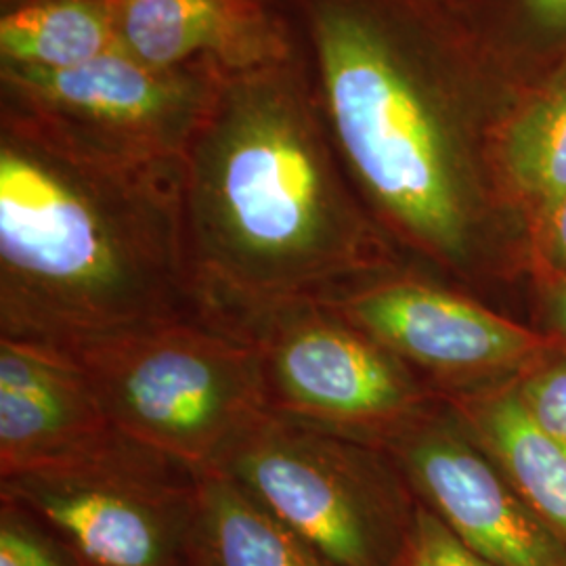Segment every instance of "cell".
Wrapping results in <instances>:
<instances>
[{"label": "cell", "mask_w": 566, "mask_h": 566, "mask_svg": "<svg viewBox=\"0 0 566 566\" xmlns=\"http://www.w3.org/2000/svg\"><path fill=\"white\" fill-rule=\"evenodd\" d=\"M325 128L409 263L526 322L528 229L493 143L521 95L439 0H283Z\"/></svg>", "instance_id": "obj_1"}, {"label": "cell", "mask_w": 566, "mask_h": 566, "mask_svg": "<svg viewBox=\"0 0 566 566\" xmlns=\"http://www.w3.org/2000/svg\"><path fill=\"white\" fill-rule=\"evenodd\" d=\"M181 202L203 319L325 301L409 264L344 170L301 44L223 81L182 154Z\"/></svg>", "instance_id": "obj_2"}, {"label": "cell", "mask_w": 566, "mask_h": 566, "mask_svg": "<svg viewBox=\"0 0 566 566\" xmlns=\"http://www.w3.org/2000/svg\"><path fill=\"white\" fill-rule=\"evenodd\" d=\"M203 319L181 163L105 158L0 107V338L67 346Z\"/></svg>", "instance_id": "obj_3"}, {"label": "cell", "mask_w": 566, "mask_h": 566, "mask_svg": "<svg viewBox=\"0 0 566 566\" xmlns=\"http://www.w3.org/2000/svg\"><path fill=\"white\" fill-rule=\"evenodd\" d=\"M128 439L198 472H217L269 413L248 344L206 319H181L60 346Z\"/></svg>", "instance_id": "obj_4"}, {"label": "cell", "mask_w": 566, "mask_h": 566, "mask_svg": "<svg viewBox=\"0 0 566 566\" xmlns=\"http://www.w3.org/2000/svg\"><path fill=\"white\" fill-rule=\"evenodd\" d=\"M217 472L332 566H409L420 500L382 449L266 413Z\"/></svg>", "instance_id": "obj_5"}, {"label": "cell", "mask_w": 566, "mask_h": 566, "mask_svg": "<svg viewBox=\"0 0 566 566\" xmlns=\"http://www.w3.org/2000/svg\"><path fill=\"white\" fill-rule=\"evenodd\" d=\"M206 322L248 344L266 409L283 420L382 449L441 397L322 301L229 308Z\"/></svg>", "instance_id": "obj_6"}, {"label": "cell", "mask_w": 566, "mask_h": 566, "mask_svg": "<svg viewBox=\"0 0 566 566\" xmlns=\"http://www.w3.org/2000/svg\"><path fill=\"white\" fill-rule=\"evenodd\" d=\"M198 470L118 432L81 458L0 479L74 566H189Z\"/></svg>", "instance_id": "obj_7"}, {"label": "cell", "mask_w": 566, "mask_h": 566, "mask_svg": "<svg viewBox=\"0 0 566 566\" xmlns=\"http://www.w3.org/2000/svg\"><path fill=\"white\" fill-rule=\"evenodd\" d=\"M441 399L516 382L565 344L409 263L325 298Z\"/></svg>", "instance_id": "obj_8"}, {"label": "cell", "mask_w": 566, "mask_h": 566, "mask_svg": "<svg viewBox=\"0 0 566 566\" xmlns=\"http://www.w3.org/2000/svg\"><path fill=\"white\" fill-rule=\"evenodd\" d=\"M227 78L160 70L122 49L60 72L0 67V107L122 163H181Z\"/></svg>", "instance_id": "obj_9"}, {"label": "cell", "mask_w": 566, "mask_h": 566, "mask_svg": "<svg viewBox=\"0 0 566 566\" xmlns=\"http://www.w3.org/2000/svg\"><path fill=\"white\" fill-rule=\"evenodd\" d=\"M386 453L422 506L491 566H566V546L526 506L441 399Z\"/></svg>", "instance_id": "obj_10"}, {"label": "cell", "mask_w": 566, "mask_h": 566, "mask_svg": "<svg viewBox=\"0 0 566 566\" xmlns=\"http://www.w3.org/2000/svg\"><path fill=\"white\" fill-rule=\"evenodd\" d=\"M124 53L160 70L231 78L290 60L298 36L283 0H107Z\"/></svg>", "instance_id": "obj_11"}, {"label": "cell", "mask_w": 566, "mask_h": 566, "mask_svg": "<svg viewBox=\"0 0 566 566\" xmlns=\"http://www.w3.org/2000/svg\"><path fill=\"white\" fill-rule=\"evenodd\" d=\"M118 432L67 350L0 338V479L81 458Z\"/></svg>", "instance_id": "obj_12"}, {"label": "cell", "mask_w": 566, "mask_h": 566, "mask_svg": "<svg viewBox=\"0 0 566 566\" xmlns=\"http://www.w3.org/2000/svg\"><path fill=\"white\" fill-rule=\"evenodd\" d=\"M443 401L526 506L566 546V451L531 420L514 382Z\"/></svg>", "instance_id": "obj_13"}, {"label": "cell", "mask_w": 566, "mask_h": 566, "mask_svg": "<svg viewBox=\"0 0 566 566\" xmlns=\"http://www.w3.org/2000/svg\"><path fill=\"white\" fill-rule=\"evenodd\" d=\"M493 172L507 210L531 235L566 191V72L512 107L493 143Z\"/></svg>", "instance_id": "obj_14"}, {"label": "cell", "mask_w": 566, "mask_h": 566, "mask_svg": "<svg viewBox=\"0 0 566 566\" xmlns=\"http://www.w3.org/2000/svg\"><path fill=\"white\" fill-rule=\"evenodd\" d=\"M455 15L521 97L566 72V0H458Z\"/></svg>", "instance_id": "obj_15"}, {"label": "cell", "mask_w": 566, "mask_h": 566, "mask_svg": "<svg viewBox=\"0 0 566 566\" xmlns=\"http://www.w3.org/2000/svg\"><path fill=\"white\" fill-rule=\"evenodd\" d=\"M189 566H332L223 472L200 474Z\"/></svg>", "instance_id": "obj_16"}, {"label": "cell", "mask_w": 566, "mask_h": 566, "mask_svg": "<svg viewBox=\"0 0 566 566\" xmlns=\"http://www.w3.org/2000/svg\"><path fill=\"white\" fill-rule=\"evenodd\" d=\"M118 49L107 0H0V67L60 72Z\"/></svg>", "instance_id": "obj_17"}, {"label": "cell", "mask_w": 566, "mask_h": 566, "mask_svg": "<svg viewBox=\"0 0 566 566\" xmlns=\"http://www.w3.org/2000/svg\"><path fill=\"white\" fill-rule=\"evenodd\" d=\"M514 388L531 420L566 451V346L533 365Z\"/></svg>", "instance_id": "obj_18"}, {"label": "cell", "mask_w": 566, "mask_h": 566, "mask_svg": "<svg viewBox=\"0 0 566 566\" xmlns=\"http://www.w3.org/2000/svg\"><path fill=\"white\" fill-rule=\"evenodd\" d=\"M0 566H74L41 526L0 504Z\"/></svg>", "instance_id": "obj_19"}, {"label": "cell", "mask_w": 566, "mask_h": 566, "mask_svg": "<svg viewBox=\"0 0 566 566\" xmlns=\"http://www.w3.org/2000/svg\"><path fill=\"white\" fill-rule=\"evenodd\" d=\"M533 282H566V191L531 229L528 283Z\"/></svg>", "instance_id": "obj_20"}, {"label": "cell", "mask_w": 566, "mask_h": 566, "mask_svg": "<svg viewBox=\"0 0 566 566\" xmlns=\"http://www.w3.org/2000/svg\"><path fill=\"white\" fill-rule=\"evenodd\" d=\"M409 566H491L428 507L420 504Z\"/></svg>", "instance_id": "obj_21"}, {"label": "cell", "mask_w": 566, "mask_h": 566, "mask_svg": "<svg viewBox=\"0 0 566 566\" xmlns=\"http://www.w3.org/2000/svg\"><path fill=\"white\" fill-rule=\"evenodd\" d=\"M526 322L566 346V282L528 283Z\"/></svg>", "instance_id": "obj_22"}, {"label": "cell", "mask_w": 566, "mask_h": 566, "mask_svg": "<svg viewBox=\"0 0 566 566\" xmlns=\"http://www.w3.org/2000/svg\"><path fill=\"white\" fill-rule=\"evenodd\" d=\"M439 2H443L446 7H449V9L453 11V7H455V2H458V0H439Z\"/></svg>", "instance_id": "obj_23"}]
</instances>
